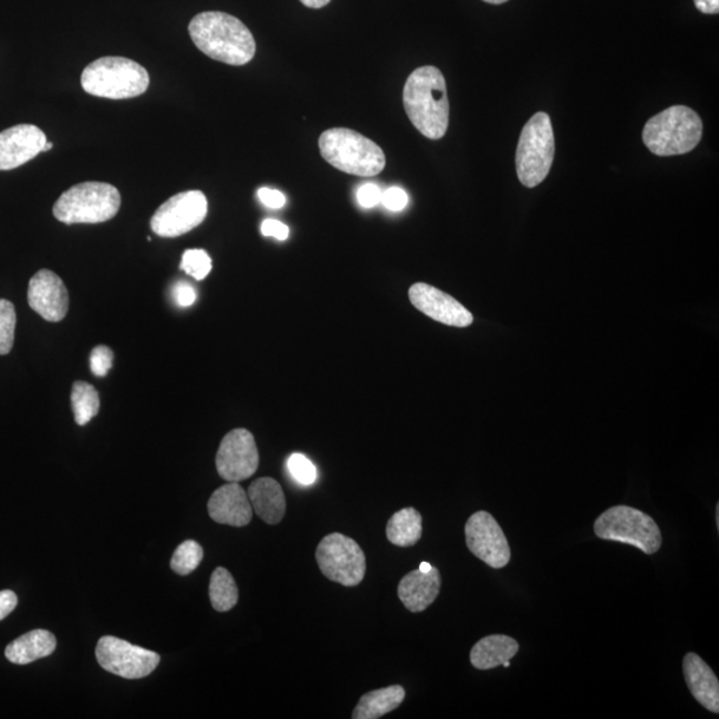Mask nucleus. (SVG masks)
Instances as JSON below:
<instances>
[{
	"label": "nucleus",
	"instance_id": "obj_39",
	"mask_svg": "<svg viewBox=\"0 0 719 719\" xmlns=\"http://www.w3.org/2000/svg\"><path fill=\"white\" fill-rule=\"evenodd\" d=\"M300 2L310 9H323L324 6L331 2V0H300Z\"/></svg>",
	"mask_w": 719,
	"mask_h": 719
},
{
	"label": "nucleus",
	"instance_id": "obj_6",
	"mask_svg": "<svg viewBox=\"0 0 719 719\" xmlns=\"http://www.w3.org/2000/svg\"><path fill=\"white\" fill-rule=\"evenodd\" d=\"M121 192L107 183L86 181L71 187L55 202V218L64 225H100L115 218Z\"/></svg>",
	"mask_w": 719,
	"mask_h": 719
},
{
	"label": "nucleus",
	"instance_id": "obj_12",
	"mask_svg": "<svg viewBox=\"0 0 719 719\" xmlns=\"http://www.w3.org/2000/svg\"><path fill=\"white\" fill-rule=\"evenodd\" d=\"M259 468V450L250 430L239 428L227 434L216 455V469L221 479L240 482L250 479Z\"/></svg>",
	"mask_w": 719,
	"mask_h": 719
},
{
	"label": "nucleus",
	"instance_id": "obj_36",
	"mask_svg": "<svg viewBox=\"0 0 719 719\" xmlns=\"http://www.w3.org/2000/svg\"><path fill=\"white\" fill-rule=\"evenodd\" d=\"M175 302L180 306H191L196 302V291L187 283L176 284L174 288Z\"/></svg>",
	"mask_w": 719,
	"mask_h": 719
},
{
	"label": "nucleus",
	"instance_id": "obj_23",
	"mask_svg": "<svg viewBox=\"0 0 719 719\" xmlns=\"http://www.w3.org/2000/svg\"><path fill=\"white\" fill-rule=\"evenodd\" d=\"M405 690L400 685L365 692L352 712L353 719H377L392 712L404 702Z\"/></svg>",
	"mask_w": 719,
	"mask_h": 719
},
{
	"label": "nucleus",
	"instance_id": "obj_8",
	"mask_svg": "<svg viewBox=\"0 0 719 719\" xmlns=\"http://www.w3.org/2000/svg\"><path fill=\"white\" fill-rule=\"evenodd\" d=\"M597 538L636 546L646 554H655L663 545L657 522L644 512L626 506L607 509L594 522Z\"/></svg>",
	"mask_w": 719,
	"mask_h": 719
},
{
	"label": "nucleus",
	"instance_id": "obj_2",
	"mask_svg": "<svg viewBox=\"0 0 719 719\" xmlns=\"http://www.w3.org/2000/svg\"><path fill=\"white\" fill-rule=\"evenodd\" d=\"M188 31L196 48L213 61L244 65L257 54L252 32L240 19L226 12H201L189 23Z\"/></svg>",
	"mask_w": 719,
	"mask_h": 719
},
{
	"label": "nucleus",
	"instance_id": "obj_11",
	"mask_svg": "<svg viewBox=\"0 0 719 719\" xmlns=\"http://www.w3.org/2000/svg\"><path fill=\"white\" fill-rule=\"evenodd\" d=\"M96 659L102 668L126 679H140L158 668V653L143 649L113 636L102 637L96 646Z\"/></svg>",
	"mask_w": 719,
	"mask_h": 719
},
{
	"label": "nucleus",
	"instance_id": "obj_34",
	"mask_svg": "<svg viewBox=\"0 0 719 719\" xmlns=\"http://www.w3.org/2000/svg\"><path fill=\"white\" fill-rule=\"evenodd\" d=\"M261 235L265 238H274L284 241L290 237V228L279 220L267 219L261 225Z\"/></svg>",
	"mask_w": 719,
	"mask_h": 719
},
{
	"label": "nucleus",
	"instance_id": "obj_38",
	"mask_svg": "<svg viewBox=\"0 0 719 719\" xmlns=\"http://www.w3.org/2000/svg\"><path fill=\"white\" fill-rule=\"evenodd\" d=\"M695 4L702 14L716 15L719 12V0H695Z\"/></svg>",
	"mask_w": 719,
	"mask_h": 719
},
{
	"label": "nucleus",
	"instance_id": "obj_35",
	"mask_svg": "<svg viewBox=\"0 0 719 719\" xmlns=\"http://www.w3.org/2000/svg\"><path fill=\"white\" fill-rule=\"evenodd\" d=\"M258 198L261 201V205H264L271 209L283 208L286 202V198L283 192L278 191V189H271L267 187L259 189Z\"/></svg>",
	"mask_w": 719,
	"mask_h": 719
},
{
	"label": "nucleus",
	"instance_id": "obj_41",
	"mask_svg": "<svg viewBox=\"0 0 719 719\" xmlns=\"http://www.w3.org/2000/svg\"><path fill=\"white\" fill-rule=\"evenodd\" d=\"M52 147H54V144H52L50 142L45 143L44 147H43V153L50 152V149H52Z\"/></svg>",
	"mask_w": 719,
	"mask_h": 719
},
{
	"label": "nucleus",
	"instance_id": "obj_40",
	"mask_svg": "<svg viewBox=\"0 0 719 719\" xmlns=\"http://www.w3.org/2000/svg\"><path fill=\"white\" fill-rule=\"evenodd\" d=\"M483 2L490 3V4H502L507 3L508 0H483Z\"/></svg>",
	"mask_w": 719,
	"mask_h": 719
},
{
	"label": "nucleus",
	"instance_id": "obj_3",
	"mask_svg": "<svg viewBox=\"0 0 719 719\" xmlns=\"http://www.w3.org/2000/svg\"><path fill=\"white\" fill-rule=\"evenodd\" d=\"M319 148L332 167L362 178L382 174L387 163L382 147L350 128L324 131L319 139Z\"/></svg>",
	"mask_w": 719,
	"mask_h": 719
},
{
	"label": "nucleus",
	"instance_id": "obj_32",
	"mask_svg": "<svg viewBox=\"0 0 719 719\" xmlns=\"http://www.w3.org/2000/svg\"><path fill=\"white\" fill-rule=\"evenodd\" d=\"M408 194L403 188L392 187L382 195L383 206L392 212L403 211L408 206Z\"/></svg>",
	"mask_w": 719,
	"mask_h": 719
},
{
	"label": "nucleus",
	"instance_id": "obj_7",
	"mask_svg": "<svg viewBox=\"0 0 719 719\" xmlns=\"http://www.w3.org/2000/svg\"><path fill=\"white\" fill-rule=\"evenodd\" d=\"M555 140L551 116L538 113L522 128L515 169L519 180L527 188H534L546 179L554 160Z\"/></svg>",
	"mask_w": 719,
	"mask_h": 719
},
{
	"label": "nucleus",
	"instance_id": "obj_27",
	"mask_svg": "<svg viewBox=\"0 0 719 719\" xmlns=\"http://www.w3.org/2000/svg\"><path fill=\"white\" fill-rule=\"evenodd\" d=\"M202 558H205V552L200 544L194 540H187L176 549L171 569L179 575L191 574L201 564Z\"/></svg>",
	"mask_w": 719,
	"mask_h": 719
},
{
	"label": "nucleus",
	"instance_id": "obj_30",
	"mask_svg": "<svg viewBox=\"0 0 719 719\" xmlns=\"http://www.w3.org/2000/svg\"><path fill=\"white\" fill-rule=\"evenodd\" d=\"M288 469H290L293 479L303 486H311L316 481V467L303 455H292L288 460Z\"/></svg>",
	"mask_w": 719,
	"mask_h": 719
},
{
	"label": "nucleus",
	"instance_id": "obj_22",
	"mask_svg": "<svg viewBox=\"0 0 719 719\" xmlns=\"http://www.w3.org/2000/svg\"><path fill=\"white\" fill-rule=\"evenodd\" d=\"M520 645L512 637L493 634L482 638L470 652V663L479 670H490L501 666L518 655Z\"/></svg>",
	"mask_w": 719,
	"mask_h": 719
},
{
	"label": "nucleus",
	"instance_id": "obj_17",
	"mask_svg": "<svg viewBox=\"0 0 719 719\" xmlns=\"http://www.w3.org/2000/svg\"><path fill=\"white\" fill-rule=\"evenodd\" d=\"M208 514L218 524L241 528L250 524L253 509L239 482H228L209 499Z\"/></svg>",
	"mask_w": 719,
	"mask_h": 719
},
{
	"label": "nucleus",
	"instance_id": "obj_29",
	"mask_svg": "<svg viewBox=\"0 0 719 719\" xmlns=\"http://www.w3.org/2000/svg\"><path fill=\"white\" fill-rule=\"evenodd\" d=\"M180 270L196 280H205L212 270V260L205 250H187L183 253Z\"/></svg>",
	"mask_w": 719,
	"mask_h": 719
},
{
	"label": "nucleus",
	"instance_id": "obj_15",
	"mask_svg": "<svg viewBox=\"0 0 719 719\" xmlns=\"http://www.w3.org/2000/svg\"><path fill=\"white\" fill-rule=\"evenodd\" d=\"M28 299L31 310L50 323L62 322L67 315L70 306L67 288L52 271L42 270L32 277Z\"/></svg>",
	"mask_w": 719,
	"mask_h": 719
},
{
	"label": "nucleus",
	"instance_id": "obj_4",
	"mask_svg": "<svg viewBox=\"0 0 719 719\" xmlns=\"http://www.w3.org/2000/svg\"><path fill=\"white\" fill-rule=\"evenodd\" d=\"M701 117L686 106H673L650 117L643 131L647 149L657 156L689 154L702 139Z\"/></svg>",
	"mask_w": 719,
	"mask_h": 719
},
{
	"label": "nucleus",
	"instance_id": "obj_33",
	"mask_svg": "<svg viewBox=\"0 0 719 719\" xmlns=\"http://www.w3.org/2000/svg\"><path fill=\"white\" fill-rule=\"evenodd\" d=\"M382 189L374 183H367L358 188L357 201L363 208H374L382 202Z\"/></svg>",
	"mask_w": 719,
	"mask_h": 719
},
{
	"label": "nucleus",
	"instance_id": "obj_10",
	"mask_svg": "<svg viewBox=\"0 0 719 719\" xmlns=\"http://www.w3.org/2000/svg\"><path fill=\"white\" fill-rule=\"evenodd\" d=\"M208 213L201 191H186L169 198L152 219V230L160 238H179L199 227Z\"/></svg>",
	"mask_w": 719,
	"mask_h": 719
},
{
	"label": "nucleus",
	"instance_id": "obj_20",
	"mask_svg": "<svg viewBox=\"0 0 719 719\" xmlns=\"http://www.w3.org/2000/svg\"><path fill=\"white\" fill-rule=\"evenodd\" d=\"M253 512L270 525H278L284 519L286 501L280 483L271 477H261L248 488Z\"/></svg>",
	"mask_w": 719,
	"mask_h": 719
},
{
	"label": "nucleus",
	"instance_id": "obj_18",
	"mask_svg": "<svg viewBox=\"0 0 719 719\" xmlns=\"http://www.w3.org/2000/svg\"><path fill=\"white\" fill-rule=\"evenodd\" d=\"M441 590L439 569L431 566L429 571H416L404 575L398 584V598L411 613L427 611L435 603Z\"/></svg>",
	"mask_w": 719,
	"mask_h": 719
},
{
	"label": "nucleus",
	"instance_id": "obj_9",
	"mask_svg": "<svg viewBox=\"0 0 719 719\" xmlns=\"http://www.w3.org/2000/svg\"><path fill=\"white\" fill-rule=\"evenodd\" d=\"M320 571L326 579L343 586H357L367 572V559L355 540L342 533L325 535L316 549Z\"/></svg>",
	"mask_w": 719,
	"mask_h": 719
},
{
	"label": "nucleus",
	"instance_id": "obj_13",
	"mask_svg": "<svg viewBox=\"0 0 719 719\" xmlns=\"http://www.w3.org/2000/svg\"><path fill=\"white\" fill-rule=\"evenodd\" d=\"M467 546L477 559L493 569L506 567L511 561V548L499 522L488 512L470 515L466 525Z\"/></svg>",
	"mask_w": 719,
	"mask_h": 719
},
{
	"label": "nucleus",
	"instance_id": "obj_21",
	"mask_svg": "<svg viewBox=\"0 0 719 719\" xmlns=\"http://www.w3.org/2000/svg\"><path fill=\"white\" fill-rule=\"evenodd\" d=\"M56 649V638L49 631L37 629L12 640L6 647V658L17 665H28L49 657Z\"/></svg>",
	"mask_w": 719,
	"mask_h": 719
},
{
	"label": "nucleus",
	"instance_id": "obj_24",
	"mask_svg": "<svg viewBox=\"0 0 719 719\" xmlns=\"http://www.w3.org/2000/svg\"><path fill=\"white\" fill-rule=\"evenodd\" d=\"M423 535V518L415 508H405L392 515L387 525L390 544L409 548L417 544Z\"/></svg>",
	"mask_w": 719,
	"mask_h": 719
},
{
	"label": "nucleus",
	"instance_id": "obj_28",
	"mask_svg": "<svg viewBox=\"0 0 719 719\" xmlns=\"http://www.w3.org/2000/svg\"><path fill=\"white\" fill-rule=\"evenodd\" d=\"M17 329L15 306L9 300L0 299V355H9L14 346Z\"/></svg>",
	"mask_w": 719,
	"mask_h": 719
},
{
	"label": "nucleus",
	"instance_id": "obj_1",
	"mask_svg": "<svg viewBox=\"0 0 719 719\" xmlns=\"http://www.w3.org/2000/svg\"><path fill=\"white\" fill-rule=\"evenodd\" d=\"M405 113L418 133L439 140L449 126V101L446 77L434 65L411 72L404 86Z\"/></svg>",
	"mask_w": 719,
	"mask_h": 719
},
{
	"label": "nucleus",
	"instance_id": "obj_16",
	"mask_svg": "<svg viewBox=\"0 0 719 719\" xmlns=\"http://www.w3.org/2000/svg\"><path fill=\"white\" fill-rule=\"evenodd\" d=\"M48 137L34 124H19L0 133V171H10L43 153Z\"/></svg>",
	"mask_w": 719,
	"mask_h": 719
},
{
	"label": "nucleus",
	"instance_id": "obj_19",
	"mask_svg": "<svg viewBox=\"0 0 719 719\" xmlns=\"http://www.w3.org/2000/svg\"><path fill=\"white\" fill-rule=\"evenodd\" d=\"M684 675L692 697L709 711L719 712V681L715 671L696 653L684 659Z\"/></svg>",
	"mask_w": 719,
	"mask_h": 719
},
{
	"label": "nucleus",
	"instance_id": "obj_5",
	"mask_svg": "<svg viewBox=\"0 0 719 719\" xmlns=\"http://www.w3.org/2000/svg\"><path fill=\"white\" fill-rule=\"evenodd\" d=\"M149 86V75L139 63L127 58L96 59L82 74V87L87 94L121 101L140 96Z\"/></svg>",
	"mask_w": 719,
	"mask_h": 719
},
{
	"label": "nucleus",
	"instance_id": "obj_37",
	"mask_svg": "<svg viewBox=\"0 0 719 719\" xmlns=\"http://www.w3.org/2000/svg\"><path fill=\"white\" fill-rule=\"evenodd\" d=\"M18 605L17 594L12 591L0 592V621L10 616Z\"/></svg>",
	"mask_w": 719,
	"mask_h": 719
},
{
	"label": "nucleus",
	"instance_id": "obj_25",
	"mask_svg": "<svg viewBox=\"0 0 719 719\" xmlns=\"http://www.w3.org/2000/svg\"><path fill=\"white\" fill-rule=\"evenodd\" d=\"M209 598L216 612L225 613L237 606L239 590L237 581L226 567H216L209 583Z\"/></svg>",
	"mask_w": 719,
	"mask_h": 719
},
{
	"label": "nucleus",
	"instance_id": "obj_31",
	"mask_svg": "<svg viewBox=\"0 0 719 719\" xmlns=\"http://www.w3.org/2000/svg\"><path fill=\"white\" fill-rule=\"evenodd\" d=\"M114 353L106 345H100L91 352L90 367L96 377L107 376L113 368Z\"/></svg>",
	"mask_w": 719,
	"mask_h": 719
},
{
	"label": "nucleus",
	"instance_id": "obj_26",
	"mask_svg": "<svg viewBox=\"0 0 719 719\" xmlns=\"http://www.w3.org/2000/svg\"><path fill=\"white\" fill-rule=\"evenodd\" d=\"M71 405L74 410L77 425L88 424L100 414L101 398L93 385L84 382H75L72 385Z\"/></svg>",
	"mask_w": 719,
	"mask_h": 719
},
{
	"label": "nucleus",
	"instance_id": "obj_14",
	"mask_svg": "<svg viewBox=\"0 0 719 719\" xmlns=\"http://www.w3.org/2000/svg\"><path fill=\"white\" fill-rule=\"evenodd\" d=\"M409 300L416 310L425 316L441 324L467 329L473 323V315L466 306L457 302L448 293L425 283H416L409 288Z\"/></svg>",
	"mask_w": 719,
	"mask_h": 719
}]
</instances>
